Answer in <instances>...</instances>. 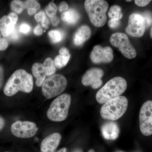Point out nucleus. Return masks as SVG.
<instances>
[{"label":"nucleus","instance_id":"nucleus-29","mask_svg":"<svg viewBox=\"0 0 152 152\" xmlns=\"http://www.w3.org/2000/svg\"><path fill=\"white\" fill-rule=\"evenodd\" d=\"M8 46V42L6 39L0 38V51L5 50Z\"/></svg>","mask_w":152,"mask_h":152},{"label":"nucleus","instance_id":"nucleus-42","mask_svg":"<svg viewBox=\"0 0 152 152\" xmlns=\"http://www.w3.org/2000/svg\"><path fill=\"white\" fill-rule=\"evenodd\" d=\"M88 152H95L94 150L93 149L90 150Z\"/></svg>","mask_w":152,"mask_h":152},{"label":"nucleus","instance_id":"nucleus-7","mask_svg":"<svg viewBox=\"0 0 152 152\" xmlns=\"http://www.w3.org/2000/svg\"><path fill=\"white\" fill-rule=\"evenodd\" d=\"M111 44L118 48L121 53L128 59H132L137 56L135 49L131 43L128 36L124 33H116L110 38Z\"/></svg>","mask_w":152,"mask_h":152},{"label":"nucleus","instance_id":"nucleus-10","mask_svg":"<svg viewBox=\"0 0 152 152\" xmlns=\"http://www.w3.org/2000/svg\"><path fill=\"white\" fill-rule=\"evenodd\" d=\"M145 28V20L142 15L134 13L129 17L126 31L132 37H141L143 36Z\"/></svg>","mask_w":152,"mask_h":152},{"label":"nucleus","instance_id":"nucleus-11","mask_svg":"<svg viewBox=\"0 0 152 152\" xmlns=\"http://www.w3.org/2000/svg\"><path fill=\"white\" fill-rule=\"evenodd\" d=\"M90 58L95 64L110 63L113 59V52L110 47L103 48L99 45H97L94 47L91 53Z\"/></svg>","mask_w":152,"mask_h":152},{"label":"nucleus","instance_id":"nucleus-23","mask_svg":"<svg viewBox=\"0 0 152 152\" xmlns=\"http://www.w3.org/2000/svg\"><path fill=\"white\" fill-rule=\"evenodd\" d=\"M48 35L51 40L54 43L59 42L64 37V34L59 30H52L48 33Z\"/></svg>","mask_w":152,"mask_h":152},{"label":"nucleus","instance_id":"nucleus-9","mask_svg":"<svg viewBox=\"0 0 152 152\" xmlns=\"http://www.w3.org/2000/svg\"><path fill=\"white\" fill-rule=\"evenodd\" d=\"M38 130L36 124L28 121H17L11 126V132L13 134L21 138H28L34 137Z\"/></svg>","mask_w":152,"mask_h":152},{"label":"nucleus","instance_id":"nucleus-38","mask_svg":"<svg viewBox=\"0 0 152 152\" xmlns=\"http://www.w3.org/2000/svg\"><path fill=\"white\" fill-rule=\"evenodd\" d=\"M37 11V10L34 8H31L28 10V14L30 15H32L35 14Z\"/></svg>","mask_w":152,"mask_h":152},{"label":"nucleus","instance_id":"nucleus-37","mask_svg":"<svg viewBox=\"0 0 152 152\" xmlns=\"http://www.w3.org/2000/svg\"><path fill=\"white\" fill-rule=\"evenodd\" d=\"M5 124V122L4 120L2 117L0 116V131L4 127Z\"/></svg>","mask_w":152,"mask_h":152},{"label":"nucleus","instance_id":"nucleus-32","mask_svg":"<svg viewBox=\"0 0 152 152\" xmlns=\"http://www.w3.org/2000/svg\"><path fill=\"white\" fill-rule=\"evenodd\" d=\"M68 8H69V5L66 2L62 1L60 3L59 7V10L60 12L66 11L68 10Z\"/></svg>","mask_w":152,"mask_h":152},{"label":"nucleus","instance_id":"nucleus-8","mask_svg":"<svg viewBox=\"0 0 152 152\" xmlns=\"http://www.w3.org/2000/svg\"><path fill=\"white\" fill-rule=\"evenodd\" d=\"M140 128L142 134H152V101H147L141 108L139 115Z\"/></svg>","mask_w":152,"mask_h":152},{"label":"nucleus","instance_id":"nucleus-34","mask_svg":"<svg viewBox=\"0 0 152 152\" xmlns=\"http://www.w3.org/2000/svg\"><path fill=\"white\" fill-rule=\"evenodd\" d=\"M35 34L37 36H40L43 32L42 29L41 28L40 25H38L35 28L34 31Z\"/></svg>","mask_w":152,"mask_h":152},{"label":"nucleus","instance_id":"nucleus-31","mask_svg":"<svg viewBox=\"0 0 152 152\" xmlns=\"http://www.w3.org/2000/svg\"><path fill=\"white\" fill-rule=\"evenodd\" d=\"M151 1H147V0H136L134 1L135 4L137 6L140 7H144L146 6Z\"/></svg>","mask_w":152,"mask_h":152},{"label":"nucleus","instance_id":"nucleus-4","mask_svg":"<svg viewBox=\"0 0 152 152\" xmlns=\"http://www.w3.org/2000/svg\"><path fill=\"white\" fill-rule=\"evenodd\" d=\"M128 106V99L124 96L112 99L102 106L100 110L101 116L104 119L116 121L124 115Z\"/></svg>","mask_w":152,"mask_h":152},{"label":"nucleus","instance_id":"nucleus-13","mask_svg":"<svg viewBox=\"0 0 152 152\" xmlns=\"http://www.w3.org/2000/svg\"><path fill=\"white\" fill-rule=\"evenodd\" d=\"M61 136L59 133H53L44 139L41 144V152H55L59 145Z\"/></svg>","mask_w":152,"mask_h":152},{"label":"nucleus","instance_id":"nucleus-15","mask_svg":"<svg viewBox=\"0 0 152 152\" xmlns=\"http://www.w3.org/2000/svg\"><path fill=\"white\" fill-rule=\"evenodd\" d=\"M91 34V31L89 27L87 25H83L78 29L74 35V44L77 46L82 45L89 39Z\"/></svg>","mask_w":152,"mask_h":152},{"label":"nucleus","instance_id":"nucleus-6","mask_svg":"<svg viewBox=\"0 0 152 152\" xmlns=\"http://www.w3.org/2000/svg\"><path fill=\"white\" fill-rule=\"evenodd\" d=\"M67 86V81L64 76L56 74L50 76L42 85L43 94L47 99H51L62 93Z\"/></svg>","mask_w":152,"mask_h":152},{"label":"nucleus","instance_id":"nucleus-33","mask_svg":"<svg viewBox=\"0 0 152 152\" xmlns=\"http://www.w3.org/2000/svg\"><path fill=\"white\" fill-rule=\"evenodd\" d=\"M8 16L9 18L12 22H13L15 24L17 23V22L18 21V17L16 14L15 13V12H12L9 14Z\"/></svg>","mask_w":152,"mask_h":152},{"label":"nucleus","instance_id":"nucleus-16","mask_svg":"<svg viewBox=\"0 0 152 152\" xmlns=\"http://www.w3.org/2000/svg\"><path fill=\"white\" fill-rule=\"evenodd\" d=\"M15 25L8 16H4L0 19V32L1 34L4 37H9L15 30Z\"/></svg>","mask_w":152,"mask_h":152},{"label":"nucleus","instance_id":"nucleus-24","mask_svg":"<svg viewBox=\"0 0 152 152\" xmlns=\"http://www.w3.org/2000/svg\"><path fill=\"white\" fill-rule=\"evenodd\" d=\"M35 19L37 22H41L42 26L45 29H48V24L49 23L48 20L45 14L43 12H41L38 13L35 16Z\"/></svg>","mask_w":152,"mask_h":152},{"label":"nucleus","instance_id":"nucleus-44","mask_svg":"<svg viewBox=\"0 0 152 152\" xmlns=\"http://www.w3.org/2000/svg\"><path fill=\"white\" fill-rule=\"evenodd\" d=\"M0 37H1V34H0Z\"/></svg>","mask_w":152,"mask_h":152},{"label":"nucleus","instance_id":"nucleus-30","mask_svg":"<svg viewBox=\"0 0 152 152\" xmlns=\"http://www.w3.org/2000/svg\"><path fill=\"white\" fill-rule=\"evenodd\" d=\"M9 37L12 40L16 41L18 39L20 38V34H19L18 30L17 28H15V30L9 36Z\"/></svg>","mask_w":152,"mask_h":152},{"label":"nucleus","instance_id":"nucleus-43","mask_svg":"<svg viewBox=\"0 0 152 152\" xmlns=\"http://www.w3.org/2000/svg\"><path fill=\"white\" fill-rule=\"evenodd\" d=\"M131 0H130V1H128V2H129V1H131Z\"/></svg>","mask_w":152,"mask_h":152},{"label":"nucleus","instance_id":"nucleus-14","mask_svg":"<svg viewBox=\"0 0 152 152\" xmlns=\"http://www.w3.org/2000/svg\"><path fill=\"white\" fill-rule=\"evenodd\" d=\"M101 132L104 138L107 140H115L118 137L120 129L116 123L107 122L102 126Z\"/></svg>","mask_w":152,"mask_h":152},{"label":"nucleus","instance_id":"nucleus-5","mask_svg":"<svg viewBox=\"0 0 152 152\" xmlns=\"http://www.w3.org/2000/svg\"><path fill=\"white\" fill-rule=\"evenodd\" d=\"M71 102V96L68 94L61 95L52 102L47 112V116L53 121L61 122L66 118Z\"/></svg>","mask_w":152,"mask_h":152},{"label":"nucleus","instance_id":"nucleus-45","mask_svg":"<svg viewBox=\"0 0 152 152\" xmlns=\"http://www.w3.org/2000/svg\"></svg>","mask_w":152,"mask_h":152},{"label":"nucleus","instance_id":"nucleus-17","mask_svg":"<svg viewBox=\"0 0 152 152\" xmlns=\"http://www.w3.org/2000/svg\"><path fill=\"white\" fill-rule=\"evenodd\" d=\"M32 71L33 75L37 79L36 85L38 87L42 86L47 76L43 64L35 63L33 65Z\"/></svg>","mask_w":152,"mask_h":152},{"label":"nucleus","instance_id":"nucleus-12","mask_svg":"<svg viewBox=\"0 0 152 152\" xmlns=\"http://www.w3.org/2000/svg\"><path fill=\"white\" fill-rule=\"evenodd\" d=\"M104 75V71L98 68H93L87 71L82 78V84L86 86H91L96 89L102 85V78Z\"/></svg>","mask_w":152,"mask_h":152},{"label":"nucleus","instance_id":"nucleus-3","mask_svg":"<svg viewBox=\"0 0 152 152\" xmlns=\"http://www.w3.org/2000/svg\"><path fill=\"white\" fill-rule=\"evenodd\" d=\"M85 8L90 21L96 27H101L106 23L107 20L106 13L109 5L103 0H86L85 2Z\"/></svg>","mask_w":152,"mask_h":152},{"label":"nucleus","instance_id":"nucleus-22","mask_svg":"<svg viewBox=\"0 0 152 152\" xmlns=\"http://www.w3.org/2000/svg\"><path fill=\"white\" fill-rule=\"evenodd\" d=\"M108 15L110 19H116L119 20L122 18L123 16L121 8L118 5L112 6L109 10Z\"/></svg>","mask_w":152,"mask_h":152},{"label":"nucleus","instance_id":"nucleus-2","mask_svg":"<svg viewBox=\"0 0 152 152\" xmlns=\"http://www.w3.org/2000/svg\"><path fill=\"white\" fill-rule=\"evenodd\" d=\"M127 87L126 80L122 77H115L106 83L97 93V102L100 104H104L112 99L120 96L124 92Z\"/></svg>","mask_w":152,"mask_h":152},{"label":"nucleus","instance_id":"nucleus-35","mask_svg":"<svg viewBox=\"0 0 152 152\" xmlns=\"http://www.w3.org/2000/svg\"><path fill=\"white\" fill-rule=\"evenodd\" d=\"M51 20L53 26H55L58 25L60 21L59 18L56 15L51 18Z\"/></svg>","mask_w":152,"mask_h":152},{"label":"nucleus","instance_id":"nucleus-39","mask_svg":"<svg viewBox=\"0 0 152 152\" xmlns=\"http://www.w3.org/2000/svg\"><path fill=\"white\" fill-rule=\"evenodd\" d=\"M57 152H68L66 148H63L61 149V150H59Z\"/></svg>","mask_w":152,"mask_h":152},{"label":"nucleus","instance_id":"nucleus-19","mask_svg":"<svg viewBox=\"0 0 152 152\" xmlns=\"http://www.w3.org/2000/svg\"><path fill=\"white\" fill-rule=\"evenodd\" d=\"M61 17L63 21L71 25L76 24L80 18L78 12L74 9H70L64 12Z\"/></svg>","mask_w":152,"mask_h":152},{"label":"nucleus","instance_id":"nucleus-41","mask_svg":"<svg viewBox=\"0 0 152 152\" xmlns=\"http://www.w3.org/2000/svg\"><path fill=\"white\" fill-rule=\"evenodd\" d=\"M150 36H151V38L152 39V26L151 28V31H150Z\"/></svg>","mask_w":152,"mask_h":152},{"label":"nucleus","instance_id":"nucleus-20","mask_svg":"<svg viewBox=\"0 0 152 152\" xmlns=\"http://www.w3.org/2000/svg\"><path fill=\"white\" fill-rule=\"evenodd\" d=\"M11 8L15 13L20 14L25 9H28V4L27 1H23L19 0L12 1L11 4Z\"/></svg>","mask_w":152,"mask_h":152},{"label":"nucleus","instance_id":"nucleus-28","mask_svg":"<svg viewBox=\"0 0 152 152\" xmlns=\"http://www.w3.org/2000/svg\"><path fill=\"white\" fill-rule=\"evenodd\" d=\"M31 28L29 25L26 23H23L20 26L19 31L20 32L24 34H27L31 31Z\"/></svg>","mask_w":152,"mask_h":152},{"label":"nucleus","instance_id":"nucleus-40","mask_svg":"<svg viewBox=\"0 0 152 152\" xmlns=\"http://www.w3.org/2000/svg\"><path fill=\"white\" fill-rule=\"evenodd\" d=\"M73 152H83L80 149H77L75 150V151H74Z\"/></svg>","mask_w":152,"mask_h":152},{"label":"nucleus","instance_id":"nucleus-27","mask_svg":"<svg viewBox=\"0 0 152 152\" xmlns=\"http://www.w3.org/2000/svg\"><path fill=\"white\" fill-rule=\"evenodd\" d=\"M109 26L112 29L117 28L119 26L121 22L116 19H110L108 21Z\"/></svg>","mask_w":152,"mask_h":152},{"label":"nucleus","instance_id":"nucleus-21","mask_svg":"<svg viewBox=\"0 0 152 152\" xmlns=\"http://www.w3.org/2000/svg\"><path fill=\"white\" fill-rule=\"evenodd\" d=\"M43 66L47 76H51L56 71L54 61L50 58H47L44 61Z\"/></svg>","mask_w":152,"mask_h":152},{"label":"nucleus","instance_id":"nucleus-18","mask_svg":"<svg viewBox=\"0 0 152 152\" xmlns=\"http://www.w3.org/2000/svg\"><path fill=\"white\" fill-rule=\"evenodd\" d=\"M71 55L67 49L61 48L59 50V55L55 58V66L58 68H62L67 64L70 58Z\"/></svg>","mask_w":152,"mask_h":152},{"label":"nucleus","instance_id":"nucleus-1","mask_svg":"<svg viewBox=\"0 0 152 152\" xmlns=\"http://www.w3.org/2000/svg\"><path fill=\"white\" fill-rule=\"evenodd\" d=\"M32 76L25 70L20 69L14 73L4 88L5 94L11 96L19 91L23 92H31L33 90Z\"/></svg>","mask_w":152,"mask_h":152},{"label":"nucleus","instance_id":"nucleus-25","mask_svg":"<svg viewBox=\"0 0 152 152\" xmlns=\"http://www.w3.org/2000/svg\"><path fill=\"white\" fill-rule=\"evenodd\" d=\"M45 11L47 15L51 18L56 15V14L57 6L53 2H50L46 8Z\"/></svg>","mask_w":152,"mask_h":152},{"label":"nucleus","instance_id":"nucleus-26","mask_svg":"<svg viewBox=\"0 0 152 152\" xmlns=\"http://www.w3.org/2000/svg\"><path fill=\"white\" fill-rule=\"evenodd\" d=\"M141 15L145 20V27H148L152 23V13L149 11H146Z\"/></svg>","mask_w":152,"mask_h":152},{"label":"nucleus","instance_id":"nucleus-36","mask_svg":"<svg viewBox=\"0 0 152 152\" xmlns=\"http://www.w3.org/2000/svg\"><path fill=\"white\" fill-rule=\"evenodd\" d=\"M4 82V70L1 66H0V90Z\"/></svg>","mask_w":152,"mask_h":152}]
</instances>
